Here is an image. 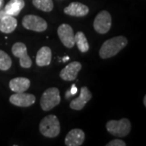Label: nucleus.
Returning a JSON list of instances; mask_svg holds the SVG:
<instances>
[{"mask_svg":"<svg viewBox=\"0 0 146 146\" xmlns=\"http://www.w3.org/2000/svg\"><path fill=\"white\" fill-rule=\"evenodd\" d=\"M127 45V39L123 36H117L106 41L99 50L100 57L103 59L116 55Z\"/></svg>","mask_w":146,"mask_h":146,"instance_id":"1","label":"nucleus"},{"mask_svg":"<svg viewBox=\"0 0 146 146\" xmlns=\"http://www.w3.org/2000/svg\"><path fill=\"white\" fill-rule=\"evenodd\" d=\"M39 131L48 138H54L60 133V123L54 115H49L43 118L39 124Z\"/></svg>","mask_w":146,"mask_h":146,"instance_id":"2","label":"nucleus"},{"mask_svg":"<svg viewBox=\"0 0 146 146\" xmlns=\"http://www.w3.org/2000/svg\"><path fill=\"white\" fill-rule=\"evenodd\" d=\"M106 130L113 136L117 137L127 136L131 131V123L126 118L120 120H110L106 123Z\"/></svg>","mask_w":146,"mask_h":146,"instance_id":"3","label":"nucleus"},{"mask_svg":"<svg viewBox=\"0 0 146 146\" xmlns=\"http://www.w3.org/2000/svg\"><path fill=\"white\" fill-rule=\"evenodd\" d=\"M61 98L59 90L55 87L47 89L42 95L40 104L41 107L45 111L51 110L60 103Z\"/></svg>","mask_w":146,"mask_h":146,"instance_id":"4","label":"nucleus"},{"mask_svg":"<svg viewBox=\"0 0 146 146\" xmlns=\"http://www.w3.org/2000/svg\"><path fill=\"white\" fill-rule=\"evenodd\" d=\"M22 25L28 30L42 33L47 29V22L46 20L35 15H26L22 20Z\"/></svg>","mask_w":146,"mask_h":146,"instance_id":"5","label":"nucleus"},{"mask_svg":"<svg viewBox=\"0 0 146 146\" xmlns=\"http://www.w3.org/2000/svg\"><path fill=\"white\" fill-rule=\"evenodd\" d=\"M112 24L111 16L107 11H101L96 16L94 21L95 31L100 34H105L110 29Z\"/></svg>","mask_w":146,"mask_h":146,"instance_id":"6","label":"nucleus"},{"mask_svg":"<svg viewBox=\"0 0 146 146\" xmlns=\"http://www.w3.org/2000/svg\"><path fill=\"white\" fill-rule=\"evenodd\" d=\"M11 52L14 56L20 58V65L23 68H30L32 59L27 52L26 46L22 42H16L11 47Z\"/></svg>","mask_w":146,"mask_h":146,"instance_id":"7","label":"nucleus"},{"mask_svg":"<svg viewBox=\"0 0 146 146\" xmlns=\"http://www.w3.org/2000/svg\"><path fill=\"white\" fill-rule=\"evenodd\" d=\"M58 36L63 46L67 48H72L75 46V34L73 29L68 24H62L58 28Z\"/></svg>","mask_w":146,"mask_h":146,"instance_id":"8","label":"nucleus"},{"mask_svg":"<svg viewBox=\"0 0 146 146\" xmlns=\"http://www.w3.org/2000/svg\"><path fill=\"white\" fill-rule=\"evenodd\" d=\"M11 104L20 107H29L33 105L36 102V97L31 94L24 93H15L9 98Z\"/></svg>","mask_w":146,"mask_h":146,"instance_id":"9","label":"nucleus"},{"mask_svg":"<svg viewBox=\"0 0 146 146\" xmlns=\"http://www.w3.org/2000/svg\"><path fill=\"white\" fill-rule=\"evenodd\" d=\"M82 65L80 62L74 61L69 63L65 68L62 69V71L59 73L60 78H62L63 80L66 81H72L75 80L77 76H78L79 72L81 70Z\"/></svg>","mask_w":146,"mask_h":146,"instance_id":"10","label":"nucleus"},{"mask_svg":"<svg viewBox=\"0 0 146 146\" xmlns=\"http://www.w3.org/2000/svg\"><path fill=\"white\" fill-rule=\"evenodd\" d=\"M92 98V94L86 86H83L80 89V93L78 98L73 99L70 102V108L75 110H80L85 106L87 102Z\"/></svg>","mask_w":146,"mask_h":146,"instance_id":"11","label":"nucleus"},{"mask_svg":"<svg viewBox=\"0 0 146 146\" xmlns=\"http://www.w3.org/2000/svg\"><path fill=\"white\" fill-rule=\"evenodd\" d=\"M64 13L68 16H75V17H84L87 16L89 9L86 5L78 2H72L69 5L64 8Z\"/></svg>","mask_w":146,"mask_h":146,"instance_id":"12","label":"nucleus"},{"mask_svg":"<svg viewBox=\"0 0 146 146\" xmlns=\"http://www.w3.org/2000/svg\"><path fill=\"white\" fill-rule=\"evenodd\" d=\"M85 134L83 130L75 128L71 130L65 137L64 143L67 146H80L84 141Z\"/></svg>","mask_w":146,"mask_h":146,"instance_id":"13","label":"nucleus"},{"mask_svg":"<svg viewBox=\"0 0 146 146\" xmlns=\"http://www.w3.org/2000/svg\"><path fill=\"white\" fill-rule=\"evenodd\" d=\"M31 82L25 77H16L11 80L9 88L14 93H24L29 89Z\"/></svg>","mask_w":146,"mask_h":146,"instance_id":"14","label":"nucleus"},{"mask_svg":"<svg viewBox=\"0 0 146 146\" xmlns=\"http://www.w3.org/2000/svg\"><path fill=\"white\" fill-rule=\"evenodd\" d=\"M17 27V20L15 16L4 15L0 19V31L4 33H11Z\"/></svg>","mask_w":146,"mask_h":146,"instance_id":"15","label":"nucleus"},{"mask_svg":"<svg viewBox=\"0 0 146 146\" xmlns=\"http://www.w3.org/2000/svg\"><path fill=\"white\" fill-rule=\"evenodd\" d=\"M52 59V52L50 48L42 46L36 54V63L39 67H45L50 65Z\"/></svg>","mask_w":146,"mask_h":146,"instance_id":"16","label":"nucleus"},{"mask_svg":"<svg viewBox=\"0 0 146 146\" xmlns=\"http://www.w3.org/2000/svg\"><path fill=\"white\" fill-rule=\"evenodd\" d=\"M25 3L24 0H10L4 7L3 11L7 15L17 16L25 7Z\"/></svg>","mask_w":146,"mask_h":146,"instance_id":"17","label":"nucleus"},{"mask_svg":"<svg viewBox=\"0 0 146 146\" xmlns=\"http://www.w3.org/2000/svg\"><path fill=\"white\" fill-rule=\"evenodd\" d=\"M75 45L77 46L80 52L85 53L89 50V42L83 32H77L75 34Z\"/></svg>","mask_w":146,"mask_h":146,"instance_id":"18","label":"nucleus"},{"mask_svg":"<svg viewBox=\"0 0 146 146\" xmlns=\"http://www.w3.org/2000/svg\"><path fill=\"white\" fill-rule=\"evenodd\" d=\"M33 4L36 8L45 12H50L54 8L52 0H33Z\"/></svg>","mask_w":146,"mask_h":146,"instance_id":"19","label":"nucleus"},{"mask_svg":"<svg viewBox=\"0 0 146 146\" xmlns=\"http://www.w3.org/2000/svg\"><path fill=\"white\" fill-rule=\"evenodd\" d=\"M11 64H12V61L10 56L3 50H0V70L7 71L11 68Z\"/></svg>","mask_w":146,"mask_h":146,"instance_id":"20","label":"nucleus"},{"mask_svg":"<svg viewBox=\"0 0 146 146\" xmlns=\"http://www.w3.org/2000/svg\"><path fill=\"white\" fill-rule=\"evenodd\" d=\"M106 146H126V143L122 140L115 139V140L110 141L108 144L106 145Z\"/></svg>","mask_w":146,"mask_h":146,"instance_id":"21","label":"nucleus"},{"mask_svg":"<svg viewBox=\"0 0 146 146\" xmlns=\"http://www.w3.org/2000/svg\"><path fill=\"white\" fill-rule=\"evenodd\" d=\"M70 93L72 94V95H73V94H76V93H77V89H76V85H75V84H73L72 86L71 90H70Z\"/></svg>","mask_w":146,"mask_h":146,"instance_id":"22","label":"nucleus"},{"mask_svg":"<svg viewBox=\"0 0 146 146\" xmlns=\"http://www.w3.org/2000/svg\"><path fill=\"white\" fill-rule=\"evenodd\" d=\"M4 6V0H0V10Z\"/></svg>","mask_w":146,"mask_h":146,"instance_id":"23","label":"nucleus"},{"mask_svg":"<svg viewBox=\"0 0 146 146\" xmlns=\"http://www.w3.org/2000/svg\"><path fill=\"white\" fill-rule=\"evenodd\" d=\"M68 59H69V57H68V56H67V57L63 58V62H66V61H68Z\"/></svg>","mask_w":146,"mask_h":146,"instance_id":"24","label":"nucleus"},{"mask_svg":"<svg viewBox=\"0 0 146 146\" xmlns=\"http://www.w3.org/2000/svg\"><path fill=\"white\" fill-rule=\"evenodd\" d=\"M144 105H145V106H146V96H145V98H144Z\"/></svg>","mask_w":146,"mask_h":146,"instance_id":"25","label":"nucleus"}]
</instances>
